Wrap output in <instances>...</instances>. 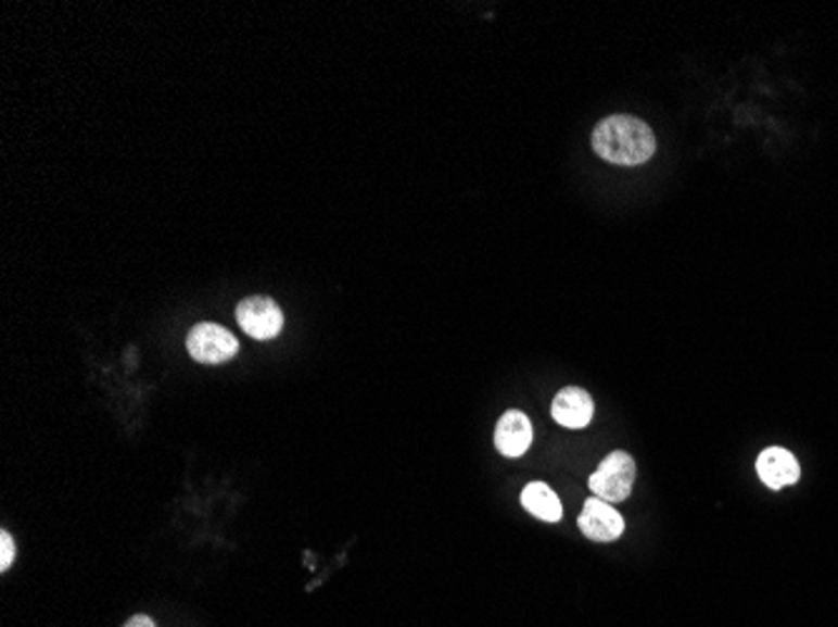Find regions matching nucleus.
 Here are the masks:
<instances>
[{"label":"nucleus","instance_id":"11","mask_svg":"<svg viewBox=\"0 0 838 627\" xmlns=\"http://www.w3.org/2000/svg\"><path fill=\"white\" fill-rule=\"evenodd\" d=\"M124 627H156V623H153L149 615H134Z\"/></svg>","mask_w":838,"mask_h":627},{"label":"nucleus","instance_id":"4","mask_svg":"<svg viewBox=\"0 0 838 627\" xmlns=\"http://www.w3.org/2000/svg\"><path fill=\"white\" fill-rule=\"evenodd\" d=\"M237 322L252 339H274L284 327V314L269 297H246L237 304Z\"/></svg>","mask_w":838,"mask_h":627},{"label":"nucleus","instance_id":"5","mask_svg":"<svg viewBox=\"0 0 838 627\" xmlns=\"http://www.w3.org/2000/svg\"><path fill=\"white\" fill-rule=\"evenodd\" d=\"M577 527L583 529V535L593 542H612L623 535L625 519L620 517V512L612 507L610 502L600 500V497H591L585 500L583 512L577 517Z\"/></svg>","mask_w":838,"mask_h":627},{"label":"nucleus","instance_id":"8","mask_svg":"<svg viewBox=\"0 0 838 627\" xmlns=\"http://www.w3.org/2000/svg\"><path fill=\"white\" fill-rule=\"evenodd\" d=\"M595 412L593 397L580 387L560 389L553 399V419L568 429H583L591 425Z\"/></svg>","mask_w":838,"mask_h":627},{"label":"nucleus","instance_id":"6","mask_svg":"<svg viewBox=\"0 0 838 627\" xmlns=\"http://www.w3.org/2000/svg\"><path fill=\"white\" fill-rule=\"evenodd\" d=\"M756 469H759L761 482L771 487V490H784V487L796 485L801 479L799 460L788 450H784V447H769V450H763L759 460H756Z\"/></svg>","mask_w":838,"mask_h":627},{"label":"nucleus","instance_id":"7","mask_svg":"<svg viewBox=\"0 0 838 627\" xmlns=\"http://www.w3.org/2000/svg\"><path fill=\"white\" fill-rule=\"evenodd\" d=\"M495 444L505 457H522L533 444V425L528 414L520 410L505 412L495 427Z\"/></svg>","mask_w":838,"mask_h":627},{"label":"nucleus","instance_id":"10","mask_svg":"<svg viewBox=\"0 0 838 627\" xmlns=\"http://www.w3.org/2000/svg\"><path fill=\"white\" fill-rule=\"evenodd\" d=\"M13 560H15L13 537L3 529V532H0V569H3V573H5V569H11Z\"/></svg>","mask_w":838,"mask_h":627},{"label":"nucleus","instance_id":"2","mask_svg":"<svg viewBox=\"0 0 838 627\" xmlns=\"http://www.w3.org/2000/svg\"><path fill=\"white\" fill-rule=\"evenodd\" d=\"M635 482V460L627 452H610L591 475L593 497L606 502H623Z\"/></svg>","mask_w":838,"mask_h":627},{"label":"nucleus","instance_id":"1","mask_svg":"<svg viewBox=\"0 0 838 627\" xmlns=\"http://www.w3.org/2000/svg\"><path fill=\"white\" fill-rule=\"evenodd\" d=\"M593 149L615 166H640L656 153V134L635 116H608L595 126Z\"/></svg>","mask_w":838,"mask_h":627},{"label":"nucleus","instance_id":"3","mask_svg":"<svg viewBox=\"0 0 838 627\" xmlns=\"http://www.w3.org/2000/svg\"><path fill=\"white\" fill-rule=\"evenodd\" d=\"M187 349L193 362L199 364H224L239 352V341L229 329L219 324H196L187 337Z\"/></svg>","mask_w":838,"mask_h":627},{"label":"nucleus","instance_id":"9","mask_svg":"<svg viewBox=\"0 0 838 627\" xmlns=\"http://www.w3.org/2000/svg\"><path fill=\"white\" fill-rule=\"evenodd\" d=\"M520 502L530 515L543 519V523H560L562 502L545 482H530L525 490H522Z\"/></svg>","mask_w":838,"mask_h":627}]
</instances>
